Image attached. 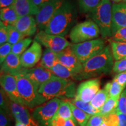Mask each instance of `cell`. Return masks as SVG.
Instances as JSON below:
<instances>
[{
    "label": "cell",
    "instance_id": "obj_25",
    "mask_svg": "<svg viewBox=\"0 0 126 126\" xmlns=\"http://www.w3.org/2000/svg\"><path fill=\"white\" fill-rule=\"evenodd\" d=\"M70 103L72 109L73 117L78 125L79 126H87L88 123L90 119L91 115L88 114L79 108H77L71 102H70Z\"/></svg>",
    "mask_w": 126,
    "mask_h": 126
},
{
    "label": "cell",
    "instance_id": "obj_9",
    "mask_svg": "<svg viewBox=\"0 0 126 126\" xmlns=\"http://www.w3.org/2000/svg\"><path fill=\"white\" fill-rule=\"evenodd\" d=\"M34 40L37 41L46 48H48L56 53L63 51L72 45L64 37L48 34L44 31H39L36 34Z\"/></svg>",
    "mask_w": 126,
    "mask_h": 126
},
{
    "label": "cell",
    "instance_id": "obj_40",
    "mask_svg": "<svg viewBox=\"0 0 126 126\" xmlns=\"http://www.w3.org/2000/svg\"><path fill=\"white\" fill-rule=\"evenodd\" d=\"M8 40V31L7 25L0 22V45L7 43Z\"/></svg>",
    "mask_w": 126,
    "mask_h": 126
},
{
    "label": "cell",
    "instance_id": "obj_18",
    "mask_svg": "<svg viewBox=\"0 0 126 126\" xmlns=\"http://www.w3.org/2000/svg\"><path fill=\"white\" fill-rule=\"evenodd\" d=\"M24 68L22 65L20 56L11 53L1 64V74H9L16 76L22 71Z\"/></svg>",
    "mask_w": 126,
    "mask_h": 126
},
{
    "label": "cell",
    "instance_id": "obj_28",
    "mask_svg": "<svg viewBox=\"0 0 126 126\" xmlns=\"http://www.w3.org/2000/svg\"><path fill=\"white\" fill-rule=\"evenodd\" d=\"M118 101H119L118 98H113L109 97V98L107 100L103 106L99 110V114L103 116H105L111 113L116 112Z\"/></svg>",
    "mask_w": 126,
    "mask_h": 126
},
{
    "label": "cell",
    "instance_id": "obj_5",
    "mask_svg": "<svg viewBox=\"0 0 126 126\" xmlns=\"http://www.w3.org/2000/svg\"><path fill=\"white\" fill-rule=\"evenodd\" d=\"M19 94L25 106L34 108L46 101L39 94V89L23 74L16 75Z\"/></svg>",
    "mask_w": 126,
    "mask_h": 126
},
{
    "label": "cell",
    "instance_id": "obj_43",
    "mask_svg": "<svg viewBox=\"0 0 126 126\" xmlns=\"http://www.w3.org/2000/svg\"><path fill=\"white\" fill-rule=\"evenodd\" d=\"M114 79L124 89H125L126 88V71L117 74Z\"/></svg>",
    "mask_w": 126,
    "mask_h": 126
},
{
    "label": "cell",
    "instance_id": "obj_39",
    "mask_svg": "<svg viewBox=\"0 0 126 126\" xmlns=\"http://www.w3.org/2000/svg\"><path fill=\"white\" fill-rule=\"evenodd\" d=\"M112 41L126 43V27L117 30L111 36Z\"/></svg>",
    "mask_w": 126,
    "mask_h": 126
},
{
    "label": "cell",
    "instance_id": "obj_38",
    "mask_svg": "<svg viewBox=\"0 0 126 126\" xmlns=\"http://www.w3.org/2000/svg\"><path fill=\"white\" fill-rule=\"evenodd\" d=\"M116 112L126 114V88L119 97Z\"/></svg>",
    "mask_w": 126,
    "mask_h": 126
},
{
    "label": "cell",
    "instance_id": "obj_32",
    "mask_svg": "<svg viewBox=\"0 0 126 126\" xmlns=\"http://www.w3.org/2000/svg\"><path fill=\"white\" fill-rule=\"evenodd\" d=\"M101 0H78L79 11L83 13H90L97 7Z\"/></svg>",
    "mask_w": 126,
    "mask_h": 126
},
{
    "label": "cell",
    "instance_id": "obj_19",
    "mask_svg": "<svg viewBox=\"0 0 126 126\" xmlns=\"http://www.w3.org/2000/svg\"><path fill=\"white\" fill-rule=\"evenodd\" d=\"M14 26L25 37L34 35L38 28L35 18L32 15L19 17Z\"/></svg>",
    "mask_w": 126,
    "mask_h": 126
},
{
    "label": "cell",
    "instance_id": "obj_12",
    "mask_svg": "<svg viewBox=\"0 0 126 126\" xmlns=\"http://www.w3.org/2000/svg\"><path fill=\"white\" fill-rule=\"evenodd\" d=\"M43 56L42 45L34 40L27 50L20 56V62L24 68H32L37 64Z\"/></svg>",
    "mask_w": 126,
    "mask_h": 126
},
{
    "label": "cell",
    "instance_id": "obj_16",
    "mask_svg": "<svg viewBox=\"0 0 126 126\" xmlns=\"http://www.w3.org/2000/svg\"><path fill=\"white\" fill-rule=\"evenodd\" d=\"M21 73L32 82L38 89L54 75L50 70L39 65L32 68H24Z\"/></svg>",
    "mask_w": 126,
    "mask_h": 126
},
{
    "label": "cell",
    "instance_id": "obj_30",
    "mask_svg": "<svg viewBox=\"0 0 126 126\" xmlns=\"http://www.w3.org/2000/svg\"><path fill=\"white\" fill-rule=\"evenodd\" d=\"M55 116L62 117L65 120L74 119L70 102L68 101L66 102L61 100L59 108L58 109L57 112Z\"/></svg>",
    "mask_w": 126,
    "mask_h": 126
},
{
    "label": "cell",
    "instance_id": "obj_6",
    "mask_svg": "<svg viewBox=\"0 0 126 126\" xmlns=\"http://www.w3.org/2000/svg\"><path fill=\"white\" fill-rule=\"evenodd\" d=\"M100 34L97 25L88 19L75 25L69 33V38L74 44H77L97 39Z\"/></svg>",
    "mask_w": 126,
    "mask_h": 126
},
{
    "label": "cell",
    "instance_id": "obj_47",
    "mask_svg": "<svg viewBox=\"0 0 126 126\" xmlns=\"http://www.w3.org/2000/svg\"><path fill=\"white\" fill-rule=\"evenodd\" d=\"M50 1V0H33L34 4L36 5V7L39 9H40L41 7H43L44 5Z\"/></svg>",
    "mask_w": 126,
    "mask_h": 126
},
{
    "label": "cell",
    "instance_id": "obj_11",
    "mask_svg": "<svg viewBox=\"0 0 126 126\" xmlns=\"http://www.w3.org/2000/svg\"><path fill=\"white\" fill-rule=\"evenodd\" d=\"M100 81L99 78L91 79L82 82L76 89L75 98L83 102L90 103L100 90Z\"/></svg>",
    "mask_w": 126,
    "mask_h": 126
},
{
    "label": "cell",
    "instance_id": "obj_21",
    "mask_svg": "<svg viewBox=\"0 0 126 126\" xmlns=\"http://www.w3.org/2000/svg\"><path fill=\"white\" fill-rule=\"evenodd\" d=\"M18 14L16 12L13 6L4 8L0 9V19L1 21L7 25L15 26L16 22L18 20Z\"/></svg>",
    "mask_w": 126,
    "mask_h": 126
},
{
    "label": "cell",
    "instance_id": "obj_48",
    "mask_svg": "<svg viewBox=\"0 0 126 126\" xmlns=\"http://www.w3.org/2000/svg\"><path fill=\"white\" fill-rule=\"evenodd\" d=\"M15 126H26L25 125V124H23V123H20L19 122H16V121Z\"/></svg>",
    "mask_w": 126,
    "mask_h": 126
},
{
    "label": "cell",
    "instance_id": "obj_33",
    "mask_svg": "<svg viewBox=\"0 0 126 126\" xmlns=\"http://www.w3.org/2000/svg\"><path fill=\"white\" fill-rule=\"evenodd\" d=\"M8 31V42L12 46L15 45L19 41L26 38L25 36L22 34L15 26L12 25H7Z\"/></svg>",
    "mask_w": 126,
    "mask_h": 126
},
{
    "label": "cell",
    "instance_id": "obj_24",
    "mask_svg": "<svg viewBox=\"0 0 126 126\" xmlns=\"http://www.w3.org/2000/svg\"><path fill=\"white\" fill-rule=\"evenodd\" d=\"M111 52L114 60L119 61L126 58V43L111 41Z\"/></svg>",
    "mask_w": 126,
    "mask_h": 126
},
{
    "label": "cell",
    "instance_id": "obj_36",
    "mask_svg": "<svg viewBox=\"0 0 126 126\" xmlns=\"http://www.w3.org/2000/svg\"><path fill=\"white\" fill-rule=\"evenodd\" d=\"M119 118L116 112L105 116V120L101 125L99 126H118Z\"/></svg>",
    "mask_w": 126,
    "mask_h": 126
},
{
    "label": "cell",
    "instance_id": "obj_45",
    "mask_svg": "<svg viewBox=\"0 0 126 126\" xmlns=\"http://www.w3.org/2000/svg\"><path fill=\"white\" fill-rule=\"evenodd\" d=\"M117 114L119 118L118 126H126V114L120 113H117Z\"/></svg>",
    "mask_w": 126,
    "mask_h": 126
},
{
    "label": "cell",
    "instance_id": "obj_27",
    "mask_svg": "<svg viewBox=\"0 0 126 126\" xmlns=\"http://www.w3.org/2000/svg\"><path fill=\"white\" fill-rule=\"evenodd\" d=\"M109 98V94L108 91L104 87L103 89H100L99 91V92L91 100L90 103L94 108L100 110Z\"/></svg>",
    "mask_w": 126,
    "mask_h": 126
},
{
    "label": "cell",
    "instance_id": "obj_13",
    "mask_svg": "<svg viewBox=\"0 0 126 126\" xmlns=\"http://www.w3.org/2000/svg\"><path fill=\"white\" fill-rule=\"evenodd\" d=\"M58 61L77 75L81 72L83 64L72 51L71 46L67 47L59 53H57Z\"/></svg>",
    "mask_w": 126,
    "mask_h": 126
},
{
    "label": "cell",
    "instance_id": "obj_35",
    "mask_svg": "<svg viewBox=\"0 0 126 126\" xmlns=\"http://www.w3.org/2000/svg\"><path fill=\"white\" fill-rule=\"evenodd\" d=\"M10 102L11 100L9 99L7 94L4 92V90L1 88L0 91V107L1 110L5 111L7 114H10L11 113L10 109Z\"/></svg>",
    "mask_w": 126,
    "mask_h": 126
},
{
    "label": "cell",
    "instance_id": "obj_17",
    "mask_svg": "<svg viewBox=\"0 0 126 126\" xmlns=\"http://www.w3.org/2000/svg\"><path fill=\"white\" fill-rule=\"evenodd\" d=\"M126 27V3H116L112 5L111 33Z\"/></svg>",
    "mask_w": 126,
    "mask_h": 126
},
{
    "label": "cell",
    "instance_id": "obj_10",
    "mask_svg": "<svg viewBox=\"0 0 126 126\" xmlns=\"http://www.w3.org/2000/svg\"><path fill=\"white\" fill-rule=\"evenodd\" d=\"M65 0H50L39 9L35 19L38 29L45 31L47 25L54 16L55 12Z\"/></svg>",
    "mask_w": 126,
    "mask_h": 126
},
{
    "label": "cell",
    "instance_id": "obj_22",
    "mask_svg": "<svg viewBox=\"0 0 126 126\" xmlns=\"http://www.w3.org/2000/svg\"><path fill=\"white\" fill-rule=\"evenodd\" d=\"M58 61L57 53L48 48H45L39 65L50 70Z\"/></svg>",
    "mask_w": 126,
    "mask_h": 126
},
{
    "label": "cell",
    "instance_id": "obj_14",
    "mask_svg": "<svg viewBox=\"0 0 126 126\" xmlns=\"http://www.w3.org/2000/svg\"><path fill=\"white\" fill-rule=\"evenodd\" d=\"M0 84L1 88L6 93L11 101L24 105L19 94L15 76L9 74H1Z\"/></svg>",
    "mask_w": 126,
    "mask_h": 126
},
{
    "label": "cell",
    "instance_id": "obj_42",
    "mask_svg": "<svg viewBox=\"0 0 126 126\" xmlns=\"http://www.w3.org/2000/svg\"><path fill=\"white\" fill-rule=\"evenodd\" d=\"M126 71V58L120 60L116 61L114 63L113 67V71L116 73H120V72Z\"/></svg>",
    "mask_w": 126,
    "mask_h": 126
},
{
    "label": "cell",
    "instance_id": "obj_7",
    "mask_svg": "<svg viewBox=\"0 0 126 126\" xmlns=\"http://www.w3.org/2000/svg\"><path fill=\"white\" fill-rule=\"evenodd\" d=\"M105 47V41L100 38L71 46L72 50L82 64L100 53Z\"/></svg>",
    "mask_w": 126,
    "mask_h": 126
},
{
    "label": "cell",
    "instance_id": "obj_50",
    "mask_svg": "<svg viewBox=\"0 0 126 126\" xmlns=\"http://www.w3.org/2000/svg\"><path fill=\"white\" fill-rule=\"evenodd\" d=\"M123 1H124V2H126V0H123Z\"/></svg>",
    "mask_w": 126,
    "mask_h": 126
},
{
    "label": "cell",
    "instance_id": "obj_37",
    "mask_svg": "<svg viewBox=\"0 0 126 126\" xmlns=\"http://www.w3.org/2000/svg\"><path fill=\"white\" fill-rule=\"evenodd\" d=\"M12 45L8 42L1 45L0 46V63L1 64L4 62L8 56L12 52Z\"/></svg>",
    "mask_w": 126,
    "mask_h": 126
},
{
    "label": "cell",
    "instance_id": "obj_15",
    "mask_svg": "<svg viewBox=\"0 0 126 126\" xmlns=\"http://www.w3.org/2000/svg\"><path fill=\"white\" fill-rule=\"evenodd\" d=\"M10 109L11 114L16 122L26 126H40L24 105L11 101Z\"/></svg>",
    "mask_w": 126,
    "mask_h": 126
},
{
    "label": "cell",
    "instance_id": "obj_41",
    "mask_svg": "<svg viewBox=\"0 0 126 126\" xmlns=\"http://www.w3.org/2000/svg\"><path fill=\"white\" fill-rule=\"evenodd\" d=\"M105 120V116L97 114L91 116L87 126H99L103 123Z\"/></svg>",
    "mask_w": 126,
    "mask_h": 126
},
{
    "label": "cell",
    "instance_id": "obj_8",
    "mask_svg": "<svg viewBox=\"0 0 126 126\" xmlns=\"http://www.w3.org/2000/svg\"><path fill=\"white\" fill-rule=\"evenodd\" d=\"M61 100L57 97L52 99L35 108L32 115L40 126H48L50 122L57 112Z\"/></svg>",
    "mask_w": 126,
    "mask_h": 126
},
{
    "label": "cell",
    "instance_id": "obj_31",
    "mask_svg": "<svg viewBox=\"0 0 126 126\" xmlns=\"http://www.w3.org/2000/svg\"><path fill=\"white\" fill-rule=\"evenodd\" d=\"M32 42V39L31 37L23 39V40L19 41L15 45L12 46V52L17 56H20L28 49Z\"/></svg>",
    "mask_w": 126,
    "mask_h": 126
},
{
    "label": "cell",
    "instance_id": "obj_4",
    "mask_svg": "<svg viewBox=\"0 0 126 126\" xmlns=\"http://www.w3.org/2000/svg\"><path fill=\"white\" fill-rule=\"evenodd\" d=\"M89 17L99 27L102 38L112 36V5L110 0H101L98 5L89 13Z\"/></svg>",
    "mask_w": 126,
    "mask_h": 126
},
{
    "label": "cell",
    "instance_id": "obj_34",
    "mask_svg": "<svg viewBox=\"0 0 126 126\" xmlns=\"http://www.w3.org/2000/svg\"><path fill=\"white\" fill-rule=\"evenodd\" d=\"M48 126H77V123L75 119L65 120L55 116L50 122Z\"/></svg>",
    "mask_w": 126,
    "mask_h": 126
},
{
    "label": "cell",
    "instance_id": "obj_29",
    "mask_svg": "<svg viewBox=\"0 0 126 126\" xmlns=\"http://www.w3.org/2000/svg\"><path fill=\"white\" fill-rule=\"evenodd\" d=\"M105 88L108 91L110 97L118 99H119L124 89L114 79H113L111 82L107 83Z\"/></svg>",
    "mask_w": 126,
    "mask_h": 126
},
{
    "label": "cell",
    "instance_id": "obj_49",
    "mask_svg": "<svg viewBox=\"0 0 126 126\" xmlns=\"http://www.w3.org/2000/svg\"><path fill=\"white\" fill-rule=\"evenodd\" d=\"M111 1H113V2H115L119 3L120 2H121L122 0H111Z\"/></svg>",
    "mask_w": 126,
    "mask_h": 126
},
{
    "label": "cell",
    "instance_id": "obj_23",
    "mask_svg": "<svg viewBox=\"0 0 126 126\" xmlns=\"http://www.w3.org/2000/svg\"><path fill=\"white\" fill-rule=\"evenodd\" d=\"M50 71L56 76L61 78L67 79L72 78L74 79L75 77V74L74 72L61 64L59 61L50 69Z\"/></svg>",
    "mask_w": 126,
    "mask_h": 126
},
{
    "label": "cell",
    "instance_id": "obj_26",
    "mask_svg": "<svg viewBox=\"0 0 126 126\" xmlns=\"http://www.w3.org/2000/svg\"><path fill=\"white\" fill-rule=\"evenodd\" d=\"M69 102L73 104L74 105H75L77 108H79V109L82 110L88 114L91 115V116L97 114L99 113V110L94 108L90 103L83 102L80 99L75 98V97L71 99Z\"/></svg>",
    "mask_w": 126,
    "mask_h": 126
},
{
    "label": "cell",
    "instance_id": "obj_20",
    "mask_svg": "<svg viewBox=\"0 0 126 126\" xmlns=\"http://www.w3.org/2000/svg\"><path fill=\"white\" fill-rule=\"evenodd\" d=\"M12 6L19 17L26 15L36 16L39 11L33 0H14Z\"/></svg>",
    "mask_w": 126,
    "mask_h": 126
},
{
    "label": "cell",
    "instance_id": "obj_44",
    "mask_svg": "<svg viewBox=\"0 0 126 126\" xmlns=\"http://www.w3.org/2000/svg\"><path fill=\"white\" fill-rule=\"evenodd\" d=\"M0 126H10L8 114L2 110H1L0 112Z\"/></svg>",
    "mask_w": 126,
    "mask_h": 126
},
{
    "label": "cell",
    "instance_id": "obj_2",
    "mask_svg": "<svg viewBox=\"0 0 126 126\" xmlns=\"http://www.w3.org/2000/svg\"><path fill=\"white\" fill-rule=\"evenodd\" d=\"M114 59L111 47L107 46L92 59L83 64L81 72L75 76L74 79L83 80L107 74L113 70Z\"/></svg>",
    "mask_w": 126,
    "mask_h": 126
},
{
    "label": "cell",
    "instance_id": "obj_1",
    "mask_svg": "<svg viewBox=\"0 0 126 126\" xmlns=\"http://www.w3.org/2000/svg\"><path fill=\"white\" fill-rule=\"evenodd\" d=\"M77 16L75 4L70 0H65L55 12L44 31L48 34L64 37L75 26Z\"/></svg>",
    "mask_w": 126,
    "mask_h": 126
},
{
    "label": "cell",
    "instance_id": "obj_46",
    "mask_svg": "<svg viewBox=\"0 0 126 126\" xmlns=\"http://www.w3.org/2000/svg\"><path fill=\"white\" fill-rule=\"evenodd\" d=\"M14 0H0V7L1 8L11 7L14 4Z\"/></svg>",
    "mask_w": 126,
    "mask_h": 126
},
{
    "label": "cell",
    "instance_id": "obj_3",
    "mask_svg": "<svg viewBox=\"0 0 126 126\" xmlns=\"http://www.w3.org/2000/svg\"><path fill=\"white\" fill-rule=\"evenodd\" d=\"M38 92L46 102L56 97L72 98L76 95L74 82L55 75L40 86Z\"/></svg>",
    "mask_w": 126,
    "mask_h": 126
}]
</instances>
